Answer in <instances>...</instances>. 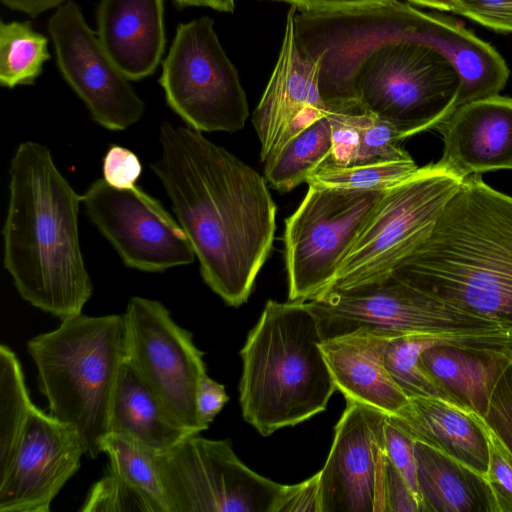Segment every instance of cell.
Segmentation results:
<instances>
[{
  "instance_id": "1",
  "label": "cell",
  "mask_w": 512,
  "mask_h": 512,
  "mask_svg": "<svg viewBox=\"0 0 512 512\" xmlns=\"http://www.w3.org/2000/svg\"><path fill=\"white\" fill-rule=\"evenodd\" d=\"M299 51L319 63L331 112L367 111L402 140L437 126L457 108L460 74L481 65L486 43L461 22L409 2L294 16Z\"/></svg>"
},
{
  "instance_id": "2",
  "label": "cell",
  "mask_w": 512,
  "mask_h": 512,
  "mask_svg": "<svg viewBox=\"0 0 512 512\" xmlns=\"http://www.w3.org/2000/svg\"><path fill=\"white\" fill-rule=\"evenodd\" d=\"M161 181L199 261L205 284L229 306L244 304L268 259L277 206L266 178L190 127L163 122Z\"/></svg>"
},
{
  "instance_id": "3",
  "label": "cell",
  "mask_w": 512,
  "mask_h": 512,
  "mask_svg": "<svg viewBox=\"0 0 512 512\" xmlns=\"http://www.w3.org/2000/svg\"><path fill=\"white\" fill-rule=\"evenodd\" d=\"M3 263L21 298L60 320L93 291L78 234L79 195L37 142L18 145L9 168Z\"/></svg>"
},
{
  "instance_id": "4",
  "label": "cell",
  "mask_w": 512,
  "mask_h": 512,
  "mask_svg": "<svg viewBox=\"0 0 512 512\" xmlns=\"http://www.w3.org/2000/svg\"><path fill=\"white\" fill-rule=\"evenodd\" d=\"M512 332V197L466 177L429 235L392 272Z\"/></svg>"
},
{
  "instance_id": "5",
  "label": "cell",
  "mask_w": 512,
  "mask_h": 512,
  "mask_svg": "<svg viewBox=\"0 0 512 512\" xmlns=\"http://www.w3.org/2000/svg\"><path fill=\"white\" fill-rule=\"evenodd\" d=\"M323 337L306 302L268 300L240 351L244 419L261 435L324 411L336 391Z\"/></svg>"
},
{
  "instance_id": "6",
  "label": "cell",
  "mask_w": 512,
  "mask_h": 512,
  "mask_svg": "<svg viewBox=\"0 0 512 512\" xmlns=\"http://www.w3.org/2000/svg\"><path fill=\"white\" fill-rule=\"evenodd\" d=\"M49 414L72 426L97 458L109 434L112 397L125 357L124 317L78 314L27 343Z\"/></svg>"
},
{
  "instance_id": "7",
  "label": "cell",
  "mask_w": 512,
  "mask_h": 512,
  "mask_svg": "<svg viewBox=\"0 0 512 512\" xmlns=\"http://www.w3.org/2000/svg\"><path fill=\"white\" fill-rule=\"evenodd\" d=\"M306 303L324 340L367 329L390 338L425 335L512 357V332L455 309L393 273L348 288H330Z\"/></svg>"
},
{
  "instance_id": "8",
  "label": "cell",
  "mask_w": 512,
  "mask_h": 512,
  "mask_svg": "<svg viewBox=\"0 0 512 512\" xmlns=\"http://www.w3.org/2000/svg\"><path fill=\"white\" fill-rule=\"evenodd\" d=\"M464 179L439 160L387 189L328 289L390 275L429 235Z\"/></svg>"
},
{
  "instance_id": "9",
  "label": "cell",
  "mask_w": 512,
  "mask_h": 512,
  "mask_svg": "<svg viewBox=\"0 0 512 512\" xmlns=\"http://www.w3.org/2000/svg\"><path fill=\"white\" fill-rule=\"evenodd\" d=\"M385 191L308 185L285 220L289 301L312 300L331 286Z\"/></svg>"
},
{
  "instance_id": "10",
  "label": "cell",
  "mask_w": 512,
  "mask_h": 512,
  "mask_svg": "<svg viewBox=\"0 0 512 512\" xmlns=\"http://www.w3.org/2000/svg\"><path fill=\"white\" fill-rule=\"evenodd\" d=\"M169 107L200 132H236L249 116L238 71L223 50L214 21L178 25L159 79Z\"/></svg>"
},
{
  "instance_id": "11",
  "label": "cell",
  "mask_w": 512,
  "mask_h": 512,
  "mask_svg": "<svg viewBox=\"0 0 512 512\" xmlns=\"http://www.w3.org/2000/svg\"><path fill=\"white\" fill-rule=\"evenodd\" d=\"M157 460L168 512H274L285 488L248 468L229 440L200 433Z\"/></svg>"
},
{
  "instance_id": "12",
  "label": "cell",
  "mask_w": 512,
  "mask_h": 512,
  "mask_svg": "<svg viewBox=\"0 0 512 512\" xmlns=\"http://www.w3.org/2000/svg\"><path fill=\"white\" fill-rule=\"evenodd\" d=\"M123 317L126 358L177 423L197 433L206 430L198 418L196 393L207 372L191 333L156 300L130 298Z\"/></svg>"
},
{
  "instance_id": "13",
  "label": "cell",
  "mask_w": 512,
  "mask_h": 512,
  "mask_svg": "<svg viewBox=\"0 0 512 512\" xmlns=\"http://www.w3.org/2000/svg\"><path fill=\"white\" fill-rule=\"evenodd\" d=\"M82 198L87 216L127 267L163 272L193 263V247L179 222L141 188L118 189L98 179Z\"/></svg>"
},
{
  "instance_id": "14",
  "label": "cell",
  "mask_w": 512,
  "mask_h": 512,
  "mask_svg": "<svg viewBox=\"0 0 512 512\" xmlns=\"http://www.w3.org/2000/svg\"><path fill=\"white\" fill-rule=\"evenodd\" d=\"M58 68L102 127L121 131L138 122L145 104L88 26L80 7L68 1L48 21Z\"/></svg>"
},
{
  "instance_id": "15",
  "label": "cell",
  "mask_w": 512,
  "mask_h": 512,
  "mask_svg": "<svg viewBox=\"0 0 512 512\" xmlns=\"http://www.w3.org/2000/svg\"><path fill=\"white\" fill-rule=\"evenodd\" d=\"M346 401L319 471L320 512H386V414Z\"/></svg>"
},
{
  "instance_id": "16",
  "label": "cell",
  "mask_w": 512,
  "mask_h": 512,
  "mask_svg": "<svg viewBox=\"0 0 512 512\" xmlns=\"http://www.w3.org/2000/svg\"><path fill=\"white\" fill-rule=\"evenodd\" d=\"M86 455L78 432L33 404L0 475V512H49Z\"/></svg>"
},
{
  "instance_id": "17",
  "label": "cell",
  "mask_w": 512,
  "mask_h": 512,
  "mask_svg": "<svg viewBox=\"0 0 512 512\" xmlns=\"http://www.w3.org/2000/svg\"><path fill=\"white\" fill-rule=\"evenodd\" d=\"M296 10L291 6L287 13L275 67L252 115L263 162L329 112L320 95L319 63L303 56L296 43Z\"/></svg>"
},
{
  "instance_id": "18",
  "label": "cell",
  "mask_w": 512,
  "mask_h": 512,
  "mask_svg": "<svg viewBox=\"0 0 512 512\" xmlns=\"http://www.w3.org/2000/svg\"><path fill=\"white\" fill-rule=\"evenodd\" d=\"M436 130L445 165L466 178L512 170V98L494 95L458 106Z\"/></svg>"
},
{
  "instance_id": "19",
  "label": "cell",
  "mask_w": 512,
  "mask_h": 512,
  "mask_svg": "<svg viewBox=\"0 0 512 512\" xmlns=\"http://www.w3.org/2000/svg\"><path fill=\"white\" fill-rule=\"evenodd\" d=\"M391 339L375 331L357 329L323 340L321 350L336 390L346 400L397 417L408 406L409 397L385 365V352Z\"/></svg>"
},
{
  "instance_id": "20",
  "label": "cell",
  "mask_w": 512,
  "mask_h": 512,
  "mask_svg": "<svg viewBox=\"0 0 512 512\" xmlns=\"http://www.w3.org/2000/svg\"><path fill=\"white\" fill-rule=\"evenodd\" d=\"M98 39L132 81L153 74L165 50L164 0H100Z\"/></svg>"
},
{
  "instance_id": "21",
  "label": "cell",
  "mask_w": 512,
  "mask_h": 512,
  "mask_svg": "<svg viewBox=\"0 0 512 512\" xmlns=\"http://www.w3.org/2000/svg\"><path fill=\"white\" fill-rule=\"evenodd\" d=\"M392 420L414 440L471 467L485 477L489 462L488 428L477 414L437 397H411Z\"/></svg>"
},
{
  "instance_id": "22",
  "label": "cell",
  "mask_w": 512,
  "mask_h": 512,
  "mask_svg": "<svg viewBox=\"0 0 512 512\" xmlns=\"http://www.w3.org/2000/svg\"><path fill=\"white\" fill-rule=\"evenodd\" d=\"M512 357L442 340L425 349L419 363L447 401L483 418L494 386Z\"/></svg>"
},
{
  "instance_id": "23",
  "label": "cell",
  "mask_w": 512,
  "mask_h": 512,
  "mask_svg": "<svg viewBox=\"0 0 512 512\" xmlns=\"http://www.w3.org/2000/svg\"><path fill=\"white\" fill-rule=\"evenodd\" d=\"M109 433L163 453L194 432L177 423L158 396L124 357L112 397Z\"/></svg>"
},
{
  "instance_id": "24",
  "label": "cell",
  "mask_w": 512,
  "mask_h": 512,
  "mask_svg": "<svg viewBox=\"0 0 512 512\" xmlns=\"http://www.w3.org/2000/svg\"><path fill=\"white\" fill-rule=\"evenodd\" d=\"M415 455L423 512H499L483 475L417 440Z\"/></svg>"
},
{
  "instance_id": "25",
  "label": "cell",
  "mask_w": 512,
  "mask_h": 512,
  "mask_svg": "<svg viewBox=\"0 0 512 512\" xmlns=\"http://www.w3.org/2000/svg\"><path fill=\"white\" fill-rule=\"evenodd\" d=\"M332 148L328 113L290 138L264 162L266 180L281 193L289 192L327 160Z\"/></svg>"
},
{
  "instance_id": "26",
  "label": "cell",
  "mask_w": 512,
  "mask_h": 512,
  "mask_svg": "<svg viewBox=\"0 0 512 512\" xmlns=\"http://www.w3.org/2000/svg\"><path fill=\"white\" fill-rule=\"evenodd\" d=\"M102 453L108 457V470L136 490L153 512H168L157 453L128 437L113 433L104 438Z\"/></svg>"
},
{
  "instance_id": "27",
  "label": "cell",
  "mask_w": 512,
  "mask_h": 512,
  "mask_svg": "<svg viewBox=\"0 0 512 512\" xmlns=\"http://www.w3.org/2000/svg\"><path fill=\"white\" fill-rule=\"evenodd\" d=\"M48 59V39L29 21L0 22L1 86L11 89L33 84Z\"/></svg>"
},
{
  "instance_id": "28",
  "label": "cell",
  "mask_w": 512,
  "mask_h": 512,
  "mask_svg": "<svg viewBox=\"0 0 512 512\" xmlns=\"http://www.w3.org/2000/svg\"><path fill=\"white\" fill-rule=\"evenodd\" d=\"M33 406L20 361L0 345V475L7 469Z\"/></svg>"
},
{
  "instance_id": "29",
  "label": "cell",
  "mask_w": 512,
  "mask_h": 512,
  "mask_svg": "<svg viewBox=\"0 0 512 512\" xmlns=\"http://www.w3.org/2000/svg\"><path fill=\"white\" fill-rule=\"evenodd\" d=\"M418 168L413 159L346 167L323 164L308 178L307 183L352 190H387L410 177Z\"/></svg>"
},
{
  "instance_id": "30",
  "label": "cell",
  "mask_w": 512,
  "mask_h": 512,
  "mask_svg": "<svg viewBox=\"0 0 512 512\" xmlns=\"http://www.w3.org/2000/svg\"><path fill=\"white\" fill-rule=\"evenodd\" d=\"M442 340L445 339L407 335L393 338L388 343L385 352L386 368L409 398L425 396L447 401L444 393L419 363L421 353Z\"/></svg>"
},
{
  "instance_id": "31",
  "label": "cell",
  "mask_w": 512,
  "mask_h": 512,
  "mask_svg": "<svg viewBox=\"0 0 512 512\" xmlns=\"http://www.w3.org/2000/svg\"><path fill=\"white\" fill-rule=\"evenodd\" d=\"M356 119L360 145L355 164L412 159L401 147L403 140L391 123L367 111L358 112Z\"/></svg>"
},
{
  "instance_id": "32",
  "label": "cell",
  "mask_w": 512,
  "mask_h": 512,
  "mask_svg": "<svg viewBox=\"0 0 512 512\" xmlns=\"http://www.w3.org/2000/svg\"><path fill=\"white\" fill-rule=\"evenodd\" d=\"M82 512H153L149 503L115 473L108 472L88 492Z\"/></svg>"
},
{
  "instance_id": "33",
  "label": "cell",
  "mask_w": 512,
  "mask_h": 512,
  "mask_svg": "<svg viewBox=\"0 0 512 512\" xmlns=\"http://www.w3.org/2000/svg\"><path fill=\"white\" fill-rule=\"evenodd\" d=\"M482 419L512 454V359L498 378Z\"/></svg>"
},
{
  "instance_id": "34",
  "label": "cell",
  "mask_w": 512,
  "mask_h": 512,
  "mask_svg": "<svg viewBox=\"0 0 512 512\" xmlns=\"http://www.w3.org/2000/svg\"><path fill=\"white\" fill-rule=\"evenodd\" d=\"M488 437L489 462L485 478L499 512H512V454L489 428Z\"/></svg>"
},
{
  "instance_id": "35",
  "label": "cell",
  "mask_w": 512,
  "mask_h": 512,
  "mask_svg": "<svg viewBox=\"0 0 512 512\" xmlns=\"http://www.w3.org/2000/svg\"><path fill=\"white\" fill-rule=\"evenodd\" d=\"M357 113L328 112L332 148L329 157L323 164L346 167L356 163L360 145Z\"/></svg>"
},
{
  "instance_id": "36",
  "label": "cell",
  "mask_w": 512,
  "mask_h": 512,
  "mask_svg": "<svg viewBox=\"0 0 512 512\" xmlns=\"http://www.w3.org/2000/svg\"><path fill=\"white\" fill-rule=\"evenodd\" d=\"M384 435L388 459L403 476L422 505L417 482L415 440L388 415L385 418Z\"/></svg>"
},
{
  "instance_id": "37",
  "label": "cell",
  "mask_w": 512,
  "mask_h": 512,
  "mask_svg": "<svg viewBox=\"0 0 512 512\" xmlns=\"http://www.w3.org/2000/svg\"><path fill=\"white\" fill-rule=\"evenodd\" d=\"M449 12L493 31L512 34V0H453Z\"/></svg>"
},
{
  "instance_id": "38",
  "label": "cell",
  "mask_w": 512,
  "mask_h": 512,
  "mask_svg": "<svg viewBox=\"0 0 512 512\" xmlns=\"http://www.w3.org/2000/svg\"><path fill=\"white\" fill-rule=\"evenodd\" d=\"M103 179L112 187L128 189L135 186L142 166L138 156L120 145H111L103 158Z\"/></svg>"
},
{
  "instance_id": "39",
  "label": "cell",
  "mask_w": 512,
  "mask_h": 512,
  "mask_svg": "<svg viewBox=\"0 0 512 512\" xmlns=\"http://www.w3.org/2000/svg\"><path fill=\"white\" fill-rule=\"evenodd\" d=\"M320 512L319 472L309 479L295 484L285 485L274 512Z\"/></svg>"
},
{
  "instance_id": "40",
  "label": "cell",
  "mask_w": 512,
  "mask_h": 512,
  "mask_svg": "<svg viewBox=\"0 0 512 512\" xmlns=\"http://www.w3.org/2000/svg\"><path fill=\"white\" fill-rule=\"evenodd\" d=\"M385 494L386 512H423L420 501L388 456Z\"/></svg>"
},
{
  "instance_id": "41",
  "label": "cell",
  "mask_w": 512,
  "mask_h": 512,
  "mask_svg": "<svg viewBox=\"0 0 512 512\" xmlns=\"http://www.w3.org/2000/svg\"><path fill=\"white\" fill-rule=\"evenodd\" d=\"M229 400L224 385L210 378L207 373L201 378L196 393L198 418L205 429Z\"/></svg>"
},
{
  "instance_id": "42",
  "label": "cell",
  "mask_w": 512,
  "mask_h": 512,
  "mask_svg": "<svg viewBox=\"0 0 512 512\" xmlns=\"http://www.w3.org/2000/svg\"><path fill=\"white\" fill-rule=\"evenodd\" d=\"M284 2L301 13H327L385 3L389 0H270Z\"/></svg>"
},
{
  "instance_id": "43",
  "label": "cell",
  "mask_w": 512,
  "mask_h": 512,
  "mask_svg": "<svg viewBox=\"0 0 512 512\" xmlns=\"http://www.w3.org/2000/svg\"><path fill=\"white\" fill-rule=\"evenodd\" d=\"M66 0H1L6 7L37 17L46 10L60 6Z\"/></svg>"
},
{
  "instance_id": "44",
  "label": "cell",
  "mask_w": 512,
  "mask_h": 512,
  "mask_svg": "<svg viewBox=\"0 0 512 512\" xmlns=\"http://www.w3.org/2000/svg\"><path fill=\"white\" fill-rule=\"evenodd\" d=\"M178 8L207 7L219 12L231 13L235 9L236 0H173Z\"/></svg>"
},
{
  "instance_id": "45",
  "label": "cell",
  "mask_w": 512,
  "mask_h": 512,
  "mask_svg": "<svg viewBox=\"0 0 512 512\" xmlns=\"http://www.w3.org/2000/svg\"><path fill=\"white\" fill-rule=\"evenodd\" d=\"M410 4L449 12L453 0H407Z\"/></svg>"
}]
</instances>
